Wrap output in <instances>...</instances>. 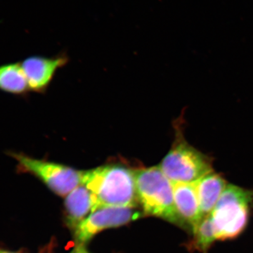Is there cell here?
I'll use <instances>...</instances> for the list:
<instances>
[{"label":"cell","mask_w":253,"mask_h":253,"mask_svg":"<svg viewBox=\"0 0 253 253\" xmlns=\"http://www.w3.org/2000/svg\"><path fill=\"white\" fill-rule=\"evenodd\" d=\"M82 184L90 191L93 211L103 208L137 206L134 170L119 164H110L83 171Z\"/></svg>","instance_id":"cell-1"},{"label":"cell","mask_w":253,"mask_h":253,"mask_svg":"<svg viewBox=\"0 0 253 253\" xmlns=\"http://www.w3.org/2000/svg\"><path fill=\"white\" fill-rule=\"evenodd\" d=\"M138 201L145 214L172 223L189 232L176 211L173 183L159 166L134 170Z\"/></svg>","instance_id":"cell-2"},{"label":"cell","mask_w":253,"mask_h":253,"mask_svg":"<svg viewBox=\"0 0 253 253\" xmlns=\"http://www.w3.org/2000/svg\"><path fill=\"white\" fill-rule=\"evenodd\" d=\"M253 190L228 184L211 213L217 241L235 239L249 223Z\"/></svg>","instance_id":"cell-3"},{"label":"cell","mask_w":253,"mask_h":253,"mask_svg":"<svg viewBox=\"0 0 253 253\" xmlns=\"http://www.w3.org/2000/svg\"><path fill=\"white\" fill-rule=\"evenodd\" d=\"M159 167L173 184H194L213 172L212 161L185 140L181 129Z\"/></svg>","instance_id":"cell-4"},{"label":"cell","mask_w":253,"mask_h":253,"mask_svg":"<svg viewBox=\"0 0 253 253\" xmlns=\"http://www.w3.org/2000/svg\"><path fill=\"white\" fill-rule=\"evenodd\" d=\"M9 155L18 163L20 169L37 176L60 196H68L82 184L83 171L59 163L36 159L22 153L10 151Z\"/></svg>","instance_id":"cell-5"},{"label":"cell","mask_w":253,"mask_h":253,"mask_svg":"<svg viewBox=\"0 0 253 253\" xmlns=\"http://www.w3.org/2000/svg\"><path fill=\"white\" fill-rule=\"evenodd\" d=\"M140 213L131 208H103L96 210L82 221L74 230V237L84 246L100 231L125 225L137 219Z\"/></svg>","instance_id":"cell-6"},{"label":"cell","mask_w":253,"mask_h":253,"mask_svg":"<svg viewBox=\"0 0 253 253\" xmlns=\"http://www.w3.org/2000/svg\"><path fill=\"white\" fill-rule=\"evenodd\" d=\"M67 63L64 56L55 58L31 56L23 60L21 67L27 79L30 90L42 92L52 81L55 73Z\"/></svg>","instance_id":"cell-7"},{"label":"cell","mask_w":253,"mask_h":253,"mask_svg":"<svg viewBox=\"0 0 253 253\" xmlns=\"http://www.w3.org/2000/svg\"><path fill=\"white\" fill-rule=\"evenodd\" d=\"M173 189L176 211L191 234L203 218L194 184H173Z\"/></svg>","instance_id":"cell-8"},{"label":"cell","mask_w":253,"mask_h":253,"mask_svg":"<svg viewBox=\"0 0 253 253\" xmlns=\"http://www.w3.org/2000/svg\"><path fill=\"white\" fill-rule=\"evenodd\" d=\"M194 186L203 217L211 215L227 182L221 174L212 172L194 183Z\"/></svg>","instance_id":"cell-9"},{"label":"cell","mask_w":253,"mask_h":253,"mask_svg":"<svg viewBox=\"0 0 253 253\" xmlns=\"http://www.w3.org/2000/svg\"><path fill=\"white\" fill-rule=\"evenodd\" d=\"M66 221L68 227L73 231L92 212L91 194L85 186L81 184L71 191L65 201Z\"/></svg>","instance_id":"cell-10"},{"label":"cell","mask_w":253,"mask_h":253,"mask_svg":"<svg viewBox=\"0 0 253 253\" xmlns=\"http://www.w3.org/2000/svg\"><path fill=\"white\" fill-rule=\"evenodd\" d=\"M30 90L21 63H9L0 66V91L21 96Z\"/></svg>","instance_id":"cell-11"},{"label":"cell","mask_w":253,"mask_h":253,"mask_svg":"<svg viewBox=\"0 0 253 253\" xmlns=\"http://www.w3.org/2000/svg\"><path fill=\"white\" fill-rule=\"evenodd\" d=\"M191 240L187 248L191 251H198L206 253L213 244L217 241L211 216L204 217L191 233Z\"/></svg>","instance_id":"cell-12"},{"label":"cell","mask_w":253,"mask_h":253,"mask_svg":"<svg viewBox=\"0 0 253 253\" xmlns=\"http://www.w3.org/2000/svg\"><path fill=\"white\" fill-rule=\"evenodd\" d=\"M71 253H89L88 252L87 250L84 248L83 245H79L76 249L73 250Z\"/></svg>","instance_id":"cell-13"},{"label":"cell","mask_w":253,"mask_h":253,"mask_svg":"<svg viewBox=\"0 0 253 253\" xmlns=\"http://www.w3.org/2000/svg\"><path fill=\"white\" fill-rule=\"evenodd\" d=\"M0 253H13L6 252V251H0Z\"/></svg>","instance_id":"cell-14"}]
</instances>
